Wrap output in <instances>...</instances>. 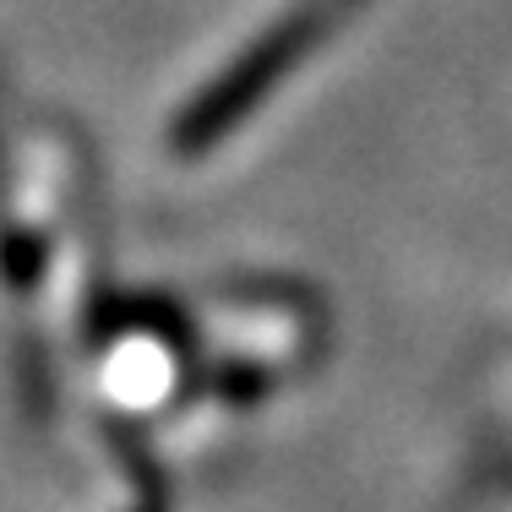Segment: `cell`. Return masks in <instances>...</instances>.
Instances as JSON below:
<instances>
[{
  "mask_svg": "<svg viewBox=\"0 0 512 512\" xmlns=\"http://www.w3.org/2000/svg\"><path fill=\"white\" fill-rule=\"evenodd\" d=\"M355 6H360V0H306L300 11H289V17L278 22V28L267 33V39L256 44V50L197 104V115H191V126H186L191 148H202V142H213L218 131L235 126V120L246 115V109L262 99L267 88H278V82H284V71L295 66L300 55H311L316 44H322Z\"/></svg>",
  "mask_w": 512,
  "mask_h": 512,
  "instance_id": "cell-1",
  "label": "cell"
}]
</instances>
